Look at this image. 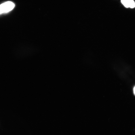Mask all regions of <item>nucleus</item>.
<instances>
[{
	"instance_id": "obj_2",
	"label": "nucleus",
	"mask_w": 135,
	"mask_h": 135,
	"mask_svg": "<svg viewBox=\"0 0 135 135\" xmlns=\"http://www.w3.org/2000/svg\"><path fill=\"white\" fill-rule=\"evenodd\" d=\"M121 2L125 7L127 8L129 7V0H121Z\"/></svg>"
},
{
	"instance_id": "obj_4",
	"label": "nucleus",
	"mask_w": 135,
	"mask_h": 135,
	"mask_svg": "<svg viewBox=\"0 0 135 135\" xmlns=\"http://www.w3.org/2000/svg\"><path fill=\"white\" fill-rule=\"evenodd\" d=\"M134 92L135 95V86L134 88Z\"/></svg>"
},
{
	"instance_id": "obj_1",
	"label": "nucleus",
	"mask_w": 135,
	"mask_h": 135,
	"mask_svg": "<svg viewBox=\"0 0 135 135\" xmlns=\"http://www.w3.org/2000/svg\"><path fill=\"white\" fill-rule=\"evenodd\" d=\"M15 6V4L11 2L8 1L0 5V14L11 11Z\"/></svg>"
},
{
	"instance_id": "obj_3",
	"label": "nucleus",
	"mask_w": 135,
	"mask_h": 135,
	"mask_svg": "<svg viewBox=\"0 0 135 135\" xmlns=\"http://www.w3.org/2000/svg\"><path fill=\"white\" fill-rule=\"evenodd\" d=\"M129 7L131 8L135 7V3L133 0H129Z\"/></svg>"
}]
</instances>
